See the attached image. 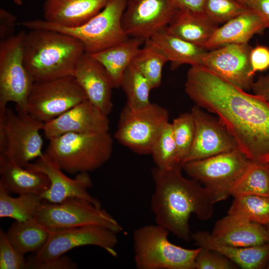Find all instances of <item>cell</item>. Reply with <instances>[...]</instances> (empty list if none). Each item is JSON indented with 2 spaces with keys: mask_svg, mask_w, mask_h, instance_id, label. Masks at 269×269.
Instances as JSON below:
<instances>
[{
  "mask_svg": "<svg viewBox=\"0 0 269 269\" xmlns=\"http://www.w3.org/2000/svg\"><path fill=\"white\" fill-rule=\"evenodd\" d=\"M12 1L17 5L21 6L23 4L22 0H12Z\"/></svg>",
  "mask_w": 269,
  "mask_h": 269,
  "instance_id": "f6af8a7d",
  "label": "cell"
},
{
  "mask_svg": "<svg viewBox=\"0 0 269 269\" xmlns=\"http://www.w3.org/2000/svg\"><path fill=\"white\" fill-rule=\"evenodd\" d=\"M120 87L126 96V104L130 108L139 110L151 103L149 100V94L153 88L133 62L124 72Z\"/></svg>",
  "mask_w": 269,
  "mask_h": 269,
  "instance_id": "1f68e13d",
  "label": "cell"
},
{
  "mask_svg": "<svg viewBox=\"0 0 269 269\" xmlns=\"http://www.w3.org/2000/svg\"><path fill=\"white\" fill-rule=\"evenodd\" d=\"M176 11L171 0H126L122 26L129 37L145 40L167 27Z\"/></svg>",
  "mask_w": 269,
  "mask_h": 269,
  "instance_id": "5bb4252c",
  "label": "cell"
},
{
  "mask_svg": "<svg viewBox=\"0 0 269 269\" xmlns=\"http://www.w3.org/2000/svg\"><path fill=\"white\" fill-rule=\"evenodd\" d=\"M248 8L238 0H205L204 11L217 24L225 23Z\"/></svg>",
  "mask_w": 269,
  "mask_h": 269,
  "instance_id": "d590c367",
  "label": "cell"
},
{
  "mask_svg": "<svg viewBox=\"0 0 269 269\" xmlns=\"http://www.w3.org/2000/svg\"><path fill=\"white\" fill-rule=\"evenodd\" d=\"M109 0H45L44 20L66 27L81 26L100 12Z\"/></svg>",
  "mask_w": 269,
  "mask_h": 269,
  "instance_id": "44dd1931",
  "label": "cell"
},
{
  "mask_svg": "<svg viewBox=\"0 0 269 269\" xmlns=\"http://www.w3.org/2000/svg\"><path fill=\"white\" fill-rule=\"evenodd\" d=\"M84 53L78 40L59 31L31 29L23 41L24 66L34 82L74 76Z\"/></svg>",
  "mask_w": 269,
  "mask_h": 269,
  "instance_id": "3957f363",
  "label": "cell"
},
{
  "mask_svg": "<svg viewBox=\"0 0 269 269\" xmlns=\"http://www.w3.org/2000/svg\"><path fill=\"white\" fill-rule=\"evenodd\" d=\"M191 112L195 123V135L184 163L238 148L235 139L218 118L209 115L197 105L192 107Z\"/></svg>",
  "mask_w": 269,
  "mask_h": 269,
  "instance_id": "2e32d148",
  "label": "cell"
},
{
  "mask_svg": "<svg viewBox=\"0 0 269 269\" xmlns=\"http://www.w3.org/2000/svg\"><path fill=\"white\" fill-rule=\"evenodd\" d=\"M0 269H28L27 259L10 243L6 232L0 230Z\"/></svg>",
  "mask_w": 269,
  "mask_h": 269,
  "instance_id": "8d00e7d4",
  "label": "cell"
},
{
  "mask_svg": "<svg viewBox=\"0 0 269 269\" xmlns=\"http://www.w3.org/2000/svg\"><path fill=\"white\" fill-rule=\"evenodd\" d=\"M35 219L51 230L87 225L103 227L117 234L123 230L119 222L102 207L79 198H69L59 203L44 201Z\"/></svg>",
  "mask_w": 269,
  "mask_h": 269,
  "instance_id": "30bf717a",
  "label": "cell"
},
{
  "mask_svg": "<svg viewBox=\"0 0 269 269\" xmlns=\"http://www.w3.org/2000/svg\"><path fill=\"white\" fill-rule=\"evenodd\" d=\"M50 184L44 173L22 167L0 155V188L7 193L40 195Z\"/></svg>",
  "mask_w": 269,
  "mask_h": 269,
  "instance_id": "603a6c76",
  "label": "cell"
},
{
  "mask_svg": "<svg viewBox=\"0 0 269 269\" xmlns=\"http://www.w3.org/2000/svg\"><path fill=\"white\" fill-rule=\"evenodd\" d=\"M252 74L263 71L269 68V48L258 45L252 48L250 55Z\"/></svg>",
  "mask_w": 269,
  "mask_h": 269,
  "instance_id": "ab89813d",
  "label": "cell"
},
{
  "mask_svg": "<svg viewBox=\"0 0 269 269\" xmlns=\"http://www.w3.org/2000/svg\"><path fill=\"white\" fill-rule=\"evenodd\" d=\"M16 16L3 9H0V38L4 39L13 35L16 26L17 25Z\"/></svg>",
  "mask_w": 269,
  "mask_h": 269,
  "instance_id": "60d3db41",
  "label": "cell"
},
{
  "mask_svg": "<svg viewBox=\"0 0 269 269\" xmlns=\"http://www.w3.org/2000/svg\"><path fill=\"white\" fill-rule=\"evenodd\" d=\"M168 61L162 50L149 38L144 40L132 62L155 89L161 84L163 68Z\"/></svg>",
  "mask_w": 269,
  "mask_h": 269,
  "instance_id": "f1b7e54d",
  "label": "cell"
},
{
  "mask_svg": "<svg viewBox=\"0 0 269 269\" xmlns=\"http://www.w3.org/2000/svg\"><path fill=\"white\" fill-rule=\"evenodd\" d=\"M118 234L106 228L87 225L74 228L50 230L49 238L33 260L42 262L58 258L71 250L85 246L100 247L113 257L117 256L115 247Z\"/></svg>",
  "mask_w": 269,
  "mask_h": 269,
  "instance_id": "4fadbf2b",
  "label": "cell"
},
{
  "mask_svg": "<svg viewBox=\"0 0 269 269\" xmlns=\"http://www.w3.org/2000/svg\"><path fill=\"white\" fill-rule=\"evenodd\" d=\"M182 170L180 165L167 169L156 166L152 169L154 189L150 205L156 224L189 242L191 215L207 220L213 214L215 203L206 188L197 180L185 177Z\"/></svg>",
  "mask_w": 269,
  "mask_h": 269,
  "instance_id": "7a4b0ae2",
  "label": "cell"
},
{
  "mask_svg": "<svg viewBox=\"0 0 269 269\" xmlns=\"http://www.w3.org/2000/svg\"><path fill=\"white\" fill-rule=\"evenodd\" d=\"M126 0H109L105 7L83 25L66 27L44 19L18 22L17 26L31 29L59 31L78 40L85 53L92 54L125 41L130 38L122 24Z\"/></svg>",
  "mask_w": 269,
  "mask_h": 269,
  "instance_id": "277c9868",
  "label": "cell"
},
{
  "mask_svg": "<svg viewBox=\"0 0 269 269\" xmlns=\"http://www.w3.org/2000/svg\"><path fill=\"white\" fill-rule=\"evenodd\" d=\"M144 40L130 37L100 52L89 54L104 68L114 88H120L122 77Z\"/></svg>",
  "mask_w": 269,
  "mask_h": 269,
  "instance_id": "d4e9b609",
  "label": "cell"
},
{
  "mask_svg": "<svg viewBox=\"0 0 269 269\" xmlns=\"http://www.w3.org/2000/svg\"><path fill=\"white\" fill-rule=\"evenodd\" d=\"M175 141L178 161L182 166L194 140L195 127L191 112L180 115L171 123Z\"/></svg>",
  "mask_w": 269,
  "mask_h": 269,
  "instance_id": "e575fe53",
  "label": "cell"
},
{
  "mask_svg": "<svg viewBox=\"0 0 269 269\" xmlns=\"http://www.w3.org/2000/svg\"><path fill=\"white\" fill-rule=\"evenodd\" d=\"M169 114L163 107L151 103L133 110L127 104L120 114L115 138L121 144L140 155L150 154L153 143Z\"/></svg>",
  "mask_w": 269,
  "mask_h": 269,
  "instance_id": "8fae6325",
  "label": "cell"
},
{
  "mask_svg": "<svg viewBox=\"0 0 269 269\" xmlns=\"http://www.w3.org/2000/svg\"><path fill=\"white\" fill-rule=\"evenodd\" d=\"M218 25L206 14L176 10L167 29L176 36L204 48Z\"/></svg>",
  "mask_w": 269,
  "mask_h": 269,
  "instance_id": "4316f807",
  "label": "cell"
},
{
  "mask_svg": "<svg viewBox=\"0 0 269 269\" xmlns=\"http://www.w3.org/2000/svg\"><path fill=\"white\" fill-rule=\"evenodd\" d=\"M7 107L0 113V155L25 167L43 155L40 134L44 123L27 111Z\"/></svg>",
  "mask_w": 269,
  "mask_h": 269,
  "instance_id": "52a82bcc",
  "label": "cell"
},
{
  "mask_svg": "<svg viewBox=\"0 0 269 269\" xmlns=\"http://www.w3.org/2000/svg\"><path fill=\"white\" fill-rule=\"evenodd\" d=\"M176 10L205 14L204 11L205 0H171Z\"/></svg>",
  "mask_w": 269,
  "mask_h": 269,
  "instance_id": "7bdbcfd3",
  "label": "cell"
},
{
  "mask_svg": "<svg viewBox=\"0 0 269 269\" xmlns=\"http://www.w3.org/2000/svg\"><path fill=\"white\" fill-rule=\"evenodd\" d=\"M185 91L195 105L216 115L250 160L269 162V103L203 66H191Z\"/></svg>",
  "mask_w": 269,
  "mask_h": 269,
  "instance_id": "6da1fadb",
  "label": "cell"
},
{
  "mask_svg": "<svg viewBox=\"0 0 269 269\" xmlns=\"http://www.w3.org/2000/svg\"><path fill=\"white\" fill-rule=\"evenodd\" d=\"M28 269H75L77 265L68 257L62 256L54 259L38 262L31 257L27 259Z\"/></svg>",
  "mask_w": 269,
  "mask_h": 269,
  "instance_id": "f35d334b",
  "label": "cell"
},
{
  "mask_svg": "<svg viewBox=\"0 0 269 269\" xmlns=\"http://www.w3.org/2000/svg\"><path fill=\"white\" fill-rule=\"evenodd\" d=\"M151 38L160 47L175 70L183 64L203 66L207 50L185 41L171 33L167 26L154 34Z\"/></svg>",
  "mask_w": 269,
  "mask_h": 269,
  "instance_id": "484cf974",
  "label": "cell"
},
{
  "mask_svg": "<svg viewBox=\"0 0 269 269\" xmlns=\"http://www.w3.org/2000/svg\"><path fill=\"white\" fill-rule=\"evenodd\" d=\"M43 202L38 195L23 194L13 197L0 188V217L10 218L19 222L35 219Z\"/></svg>",
  "mask_w": 269,
  "mask_h": 269,
  "instance_id": "4dcf8cb0",
  "label": "cell"
},
{
  "mask_svg": "<svg viewBox=\"0 0 269 269\" xmlns=\"http://www.w3.org/2000/svg\"><path fill=\"white\" fill-rule=\"evenodd\" d=\"M266 268L269 269V263L268 264Z\"/></svg>",
  "mask_w": 269,
  "mask_h": 269,
  "instance_id": "c3c4849f",
  "label": "cell"
},
{
  "mask_svg": "<svg viewBox=\"0 0 269 269\" xmlns=\"http://www.w3.org/2000/svg\"><path fill=\"white\" fill-rule=\"evenodd\" d=\"M13 246L23 255L39 252L47 242L50 230L35 219L26 221H15L6 232Z\"/></svg>",
  "mask_w": 269,
  "mask_h": 269,
  "instance_id": "83f0119b",
  "label": "cell"
},
{
  "mask_svg": "<svg viewBox=\"0 0 269 269\" xmlns=\"http://www.w3.org/2000/svg\"><path fill=\"white\" fill-rule=\"evenodd\" d=\"M251 160L238 148L208 158L187 162L182 168L210 193L214 203L226 200L232 187Z\"/></svg>",
  "mask_w": 269,
  "mask_h": 269,
  "instance_id": "ba28073f",
  "label": "cell"
},
{
  "mask_svg": "<svg viewBox=\"0 0 269 269\" xmlns=\"http://www.w3.org/2000/svg\"><path fill=\"white\" fill-rule=\"evenodd\" d=\"M113 148L109 132L67 133L49 139L44 153L63 171L78 174L102 166L110 159Z\"/></svg>",
  "mask_w": 269,
  "mask_h": 269,
  "instance_id": "5b68a950",
  "label": "cell"
},
{
  "mask_svg": "<svg viewBox=\"0 0 269 269\" xmlns=\"http://www.w3.org/2000/svg\"><path fill=\"white\" fill-rule=\"evenodd\" d=\"M236 265L220 253L200 248L195 261L196 269H234Z\"/></svg>",
  "mask_w": 269,
  "mask_h": 269,
  "instance_id": "74e56055",
  "label": "cell"
},
{
  "mask_svg": "<svg viewBox=\"0 0 269 269\" xmlns=\"http://www.w3.org/2000/svg\"><path fill=\"white\" fill-rule=\"evenodd\" d=\"M73 76L84 91L87 100L108 115L113 107L112 90L114 88L103 66L85 53Z\"/></svg>",
  "mask_w": 269,
  "mask_h": 269,
  "instance_id": "d6986e66",
  "label": "cell"
},
{
  "mask_svg": "<svg viewBox=\"0 0 269 269\" xmlns=\"http://www.w3.org/2000/svg\"><path fill=\"white\" fill-rule=\"evenodd\" d=\"M267 227V229L268 231V232H269V226H268V227Z\"/></svg>",
  "mask_w": 269,
  "mask_h": 269,
  "instance_id": "7dc6e473",
  "label": "cell"
},
{
  "mask_svg": "<svg viewBox=\"0 0 269 269\" xmlns=\"http://www.w3.org/2000/svg\"><path fill=\"white\" fill-rule=\"evenodd\" d=\"M24 31L0 41V113L9 102L17 111H27L28 97L34 83L24 64Z\"/></svg>",
  "mask_w": 269,
  "mask_h": 269,
  "instance_id": "9c48e42d",
  "label": "cell"
},
{
  "mask_svg": "<svg viewBox=\"0 0 269 269\" xmlns=\"http://www.w3.org/2000/svg\"><path fill=\"white\" fill-rule=\"evenodd\" d=\"M150 154L158 168L167 169L181 165L178 161L171 123L167 122L161 128L153 143Z\"/></svg>",
  "mask_w": 269,
  "mask_h": 269,
  "instance_id": "836d02e7",
  "label": "cell"
},
{
  "mask_svg": "<svg viewBox=\"0 0 269 269\" xmlns=\"http://www.w3.org/2000/svg\"><path fill=\"white\" fill-rule=\"evenodd\" d=\"M169 232L157 225L135 229L133 235L134 261L137 269H195L200 250L177 246L168 238Z\"/></svg>",
  "mask_w": 269,
  "mask_h": 269,
  "instance_id": "8992f818",
  "label": "cell"
},
{
  "mask_svg": "<svg viewBox=\"0 0 269 269\" xmlns=\"http://www.w3.org/2000/svg\"><path fill=\"white\" fill-rule=\"evenodd\" d=\"M234 198L249 195L269 197V162L251 160L230 191Z\"/></svg>",
  "mask_w": 269,
  "mask_h": 269,
  "instance_id": "f546056e",
  "label": "cell"
},
{
  "mask_svg": "<svg viewBox=\"0 0 269 269\" xmlns=\"http://www.w3.org/2000/svg\"><path fill=\"white\" fill-rule=\"evenodd\" d=\"M254 94L260 96L269 103V73L260 75L252 86Z\"/></svg>",
  "mask_w": 269,
  "mask_h": 269,
  "instance_id": "ee69618b",
  "label": "cell"
},
{
  "mask_svg": "<svg viewBox=\"0 0 269 269\" xmlns=\"http://www.w3.org/2000/svg\"><path fill=\"white\" fill-rule=\"evenodd\" d=\"M87 100L73 76L34 82L27 103V112L46 123Z\"/></svg>",
  "mask_w": 269,
  "mask_h": 269,
  "instance_id": "7c38bea8",
  "label": "cell"
},
{
  "mask_svg": "<svg viewBox=\"0 0 269 269\" xmlns=\"http://www.w3.org/2000/svg\"><path fill=\"white\" fill-rule=\"evenodd\" d=\"M24 167L42 172L49 178V188L39 195L44 201L59 203L69 198H79L101 207L100 201L88 192L89 189L93 186L88 173H79L74 178H71L44 153Z\"/></svg>",
  "mask_w": 269,
  "mask_h": 269,
  "instance_id": "9a60e30c",
  "label": "cell"
},
{
  "mask_svg": "<svg viewBox=\"0 0 269 269\" xmlns=\"http://www.w3.org/2000/svg\"><path fill=\"white\" fill-rule=\"evenodd\" d=\"M239 0L241 2H242L243 4L245 5V0Z\"/></svg>",
  "mask_w": 269,
  "mask_h": 269,
  "instance_id": "bcb514c9",
  "label": "cell"
},
{
  "mask_svg": "<svg viewBox=\"0 0 269 269\" xmlns=\"http://www.w3.org/2000/svg\"><path fill=\"white\" fill-rule=\"evenodd\" d=\"M248 43L229 44L208 51L203 66L236 86L249 90L254 82Z\"/></svg>",
  "mask_w": 269,
  "mask_h": 269,
  "instance_id": "e0dca14e",
  "label": "cell"
},
{
  "mask_svg": "<svg viewBox=\"0 0 269 269\" xmlns=\"http://www.w3.org/2000/svg\"><path fill=\"white\" fill-rule=\"evenodd\" d=\"M108 115L86 100L55 119L44 123L43 131L48 140L67 133L109 132Z\"/></svg>",
  "mask_w": 269,
  "mask_h": 269,
  "instance_id": "ac0fdd59",
  "label": "cell"
},
{
  "mask_svg": "<svg viewBox=\"0 0 269 269\" xmlns=\"http://www.w3.org/2000/svg\"><path fill=\"white\" fill-rule=\"evenodd\" d=\"M227 214L269 226V197L249 195L235 197Z\"/></svg>",
  "mask_w": 269,
  "mask_h": 269,
  "instance_id": "d6a6232c",
  "label": "cell"
},
{
  "mask_svg": "<svg viewBox=\"0 0 269 269\" xmlns=\"http://www.w3.org/2000/svg\"><path fill=\"white\" fill-rule=\"evenodd\" d=\"M246 7L257 13L269 29V0H245Z\"/></svg>",
  "mask_w": 269,
  "mask_h": 269,
  "instance_id": "b9f144b4",
  "label": "cell"
},
{
  "mask_svg": "<svg viewBox=\"0 0 269 269\" xmlns=\"http://www.w3.org/2000/svg\"><path fill=\"white\" fill-rule=\"evenodd\" d=\"M191 239L199 248L217 252L244 269H261L269 263V242L255 246L234 247L215 241L207 231L191 233Z\"/></svg>",
  "mask_w": 269,
  "mask_h": 269,
  "instance_id": "7402d4cb",
  "label": "cell"
},
{
  "mask_svg": "<svg viewBox=\"0 0 269 269\" xmlns=\"http://www.w3.org/2000/svg\"><path fill=\"white\" fill-rule=\"evenodd\" d=\"M266 28L261 17L248 9L218 27L206 43L204 48L213 49L229 44L248 43L255 34H262Z\"/></svg>",
  "mask_w": 269,
  "mask_h": 269,
  "instance_id": "cb8c5ba5",
  "label": "cell"
},
{
  "mask_svg": "<svg viewBox=\"0 0 269 269\" xmlns=\"http://www.w3.org/2000/svg\"><path fill=\"white\" fill-rule=\"evenodd\" d=\"M210 234L216 242L231 246L251 247L269 242L266 226L229 214L216 222Z\"/></svg>",
  "mask_w": 269,
  "mask_h": 269,
  "instance_id": "ffe728a7",
  "label": "cell"
}]
</instances>
